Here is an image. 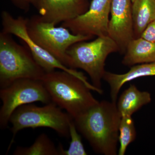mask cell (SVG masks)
I'll list each match as a JSON object with an SVG mask.
<instances>
[{"instance_id":"4fadbf2b","label":"cell","mask_w":155,"mask_h":155,"mask_svg":"<svg viewBox=\"0 0 155 155\" xmlns=\"http://www.w3.org/2000/svg\"><path fill=\"white\" fill-rule=\"evenodd\" d=\"M155 62V43L141 37L133 38L127 45L122 64L127 66Z\"/></svg>"},{"instance_id":"e0dca14e","label":"cell","mask_w":155,"mask_h":155,"mask_svg":"<svg viewBox=\"0 0 155 155\" xmlns=\"http://www.w3.org/2000/svg\"><path fill=\"white\" fill-rule=\"evenodd\" d=\"M136 136L135 125L131 116H122L119 125L118 154L125 155L127 147L134 141Z\"/></svg>"},{"instance_id":"d6986e66","label":"cell","mask_w":155,"mask_h":155,"mask_svg":"<svg viewBox=\"0 0 155 155\" xmlns=\"http://www.w3.org/2000/svg\"><path fill=\"white\" fill-rule=\"evenodd\" d=\"M140 37L155 43V20L148 25Z\"/></svg>"},{"instance_id":"7c38bea8","label":"cell","mask_w":155,"mask_h":155,"mask_svg":"<svg viewBox=\"0 0 155 155\" xmlns=\"http://www.w3.org/2000/svg\"><path fill=\"white\" fill-rule=\"evenodd\" d=\"M151 76H155V62L134 65L124 74L106 71L103 79L110 86L111 101L116 103L119 92L125 83L139 78Z\"/></svg>"},{"instance_id":"44dd1931","label":"cell","mask_w":155,"mask_h":155,"mask_svg":"<svg viewBox=\"0 0 155 155\" xmlns=\"http://www.w3.org/2000/svg\"><path fill=\"white\" fill-rule=\"evenodd\" d=\"M131 2H132V3H133L134 2V0H131Z\"/></svg>"},{"instance_id":"7a4b0ae2","label":"cell","mask_w":155,"mask_h":155,"mask_svg":"<svg viewBox=\"0 0 155 155\" xmlns=\"http://www.w3.org/2000/svg\"><path fill=\"white\" fill-rule=\"evenodd\" d=\"M52 101L64 109L73 119H76L96 104L90 86L75 75L60 70L46 72L41 79Z\"/></svg>"},{"instance_id":"ffe728a7","label":"cell","mask_w":155,"mask_h":155,"mask_svg":"<svg viewBox=\"0 0 155 155\" xmlns=\"http://www.w3.org/2000/svg\"><path fill=\"white\" fill-rule=\"evenodd\" d=\"M11 1L18 8L27 12L29 10L31 5H33L35 0H11Z\"/></svg>"},{"instance_id":"52a82bcc","label":"cell","mask_w":155,"mask_h":155,"mask_svg":"<svg viewBox=\"0 0 155 155\" xmlns=\"http://www.w3.org/2000/svg\"><path fill=\"white\" fill-rule=\"evenodd\" d=\"M0 98L2 103L0 110L2 129L7 128L11 115L19 107L36 102L45 104L52 102L41 80L28 78L18 79L1 88Z\"/></svg>"},{"instance_id":"ba28073f","label":"cell","mask_w":155,"mask_h":155,"mask_svg":"<svg viewBox=\"0 0 155 155\" xmlns=\"http://www.w3.org/2000/svg\"><path fill=\"white\" fill-rule=\"evenodd\" d=\"M2 30L5 33L14 35L22 40L26 45L35 61L46 72L56 69L63 70L80 77L81 72L64 65L52 55L37 44L28 35L27 29L28 18L22 16L14 17L7 11L1 14Z\"/></svg>"},{"instance_id":"277c9868","label":"cell","mask_w":155,"mask_h":155,"mask_svg":"<svg viewBox=\"0 0 155 155\" xmlns=\"http://www.w3.org/2000/svg\"><path fill=\"white\" fill-rule=\"evenodd\" d=\"M11 35L0 32V87L23 78L41 80L45 71L28 48L17 43Z\"/></svg>"},{"instance_id":"8fae6325","label":"cell","mask_w":155,"mask_h":155,"mask_svg":"<svg viewBox=\"0 0 155 155\" xmlns=\"http://www.w3.org/2000/svg\"><path fill=\"white\" fill-rule=\"evenodd\" d=\"M33 5L42 19L55 25L84 14L90 5L87 0H35Z\"/></svg>"},{"instance_id":"5b68a950","label":"cell","mask_w":155,"mask_h":155,"mask_svg":"<svg viewBox=\"0 0 155 155\" xmlns=\"http://www.w3.org/2000/svg\"><path fill=\"white\" fill-rule=\"evenodd\" d=\"M73 118L55 103L38 107L32 104L19 107L10 117L11 130L13 137L8 151L13 144L17 133L25 128L49 127L54 130L60 136L69 138V124Z\"/></svg>"},{"instance_id":"2e32d148","label":"cell","mask_w":155,"mask_h":155,"mask_svg":"<svg viewBox=\"0 0 155 155\" xmlns=\"http://www.w3.org/2000/svg\"><path fill=\"white\" fill-rule=\"evenodd\" d=\"M14 155H60L58 148L46 134H41L28 147H18Z\"/></svg>"},{"instance_id":"3957f363","label":"cell","mask_w":155,"mask_h":155,"mask_svg":"<svg viewBox=\"0 0 155 155\" xmlns=\"http://www.w3.org/2000/svg\"><path fill=\"white\" fill-rule=\"evenodd\" d=\"M87 41L78 42L67 50L68 67L85 71L97 92L101 94L106 59L112 53L119 52V48L108 35L97 37L92 41Z\"/></svg>"},{"instance_id":"ac0fdd59","label":"cell","mask_w":155,"mask_h":155,"mask_svg":"<svg viewBox=\"0 0 155 155\" xmlns=\"http://www.w3.org/2000/svg\"><path fill=\"white\" fill-rule=\"evenodd\" d=\"M74 119L69 124V136L71 138L69 148L64 150L61 144L58 148L60 155H86L87 153L82 143L81 136L78 133Z\"/></svg>"},{"instance_id":"30bf717a","label":"cell","mask_w":155,"mask_h":155,"mask_svg":"<svg viewBox=\"0 0 155 155\" xmlns=\"http://www.w3.org/2000/svg\"><path fill=\"white\" fill-rule=\"evenodd\" d=\"M131 0H112L108 35L125 54L129 42L134 38Z\"/></svg>"},{"instance_id":"8992f818","label":"cell","mask_w":155,"mask_h":155,"mask_svg":"<svg viewBox=\"0 0 155 155\" xmlns=\"http://www.w3.org/2000/svg\"><path fill=\"white\" fill-rule=\"evenodd\" d=\"M27 32L31 38L41 47L68 67L67 50L78 42L88 41L91 37L75 34L68 28L45 21L39 15L27 20Z\"/></svg>"},{"instance_id":"6da1fadb","label":"cell","mask_w":155,"mask_h":155,"mask_svg":"<svg viewBox=\"0 0 155 155\" xmlns=\"http://www.w3.org/2000/svg\"><path fill=\"white\" fill-rule=\"evenodd\" d=\"M121 118L116 103L102 101L73 119L78 132L95 152L116 155Z\"/></svg>"},{"instance_id":"9c48e42d","label":"cell","mask_w":155,"mask_h":155,"mask_svg":"<svg viewBox=\"0 0 155 155\" xmlns=\"http://www.w3.org/2000/svg\"><path fill=\"white\" fill-rule=\"evenodd\" d=\"M112 0H92L87 11L62 26L75 34L94 38L108 35Z\"/></svg>"},{"instance_id":"9a60e30c","label":"cell","mask_w":155,"mask_h":155,"mask_svg":"<svg viewBox=\"0 0 155 155\" xmlns=\"http://www.w3.org/2000/svg\"><path fill=\"white\" fill-rule=\"evenodd\" d=\"M132 15L134 38H138L155 20V0H134L132 3Z\"/></svg>"},{"instance_id":"5bb4252c","label":"cell","mask_w":155,"mask_h":155,"mask_svg":"<svg viewBox=\"0 0 155 155\" xmlns=\"http://www.w3.org/2000/svg\"><path fill=\"white\" fill-rule=\"evenodd\" d=\"M151 101L150 93L140 91L134 84H130L120 95L116 105L121 117L132 116L143 106Z\"/></svg>"}]
</instances>
